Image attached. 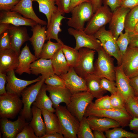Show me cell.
<instances>
[{
    "mask_svg": "<svg viewBox=\"0 0 138 138\" xmlns=\"http://www.w3.org/2000/svg\"><path fill=\"white\" fill-rule=\"evenodd\" d=\"M8 31L10 38L11 48L19 55L21 47L30 38L27 29L25 27L10 25Z\"/></svg>",
    "mask_w": 138,
    "mask_h": 138,
    "instance_id": "cell-16",
    "label": "cell"
},
{
    "mask_svg": "<svg viewBox=\"0 0 138 138\" xmlns=\"http://www.w3.org/2000/svg\"><path fill=\"white\" fill-rule=\"evenodd\" d=\"M117 44L122 58L125 54L129 47V32L125 30V32H122L117 40Z\"/></svg>",
    "mask_w": 138,
    "mask_h": 138,
    "instance_id": "cell-39",
    "label": "cell"
},
{
    "mask_svg": "<svg viewBox=\"0 0 138 138\" xmlns=\"http://www.w3.org/2000/svg\"><path fill=\"white\" fill-rule=\"evenodd\" d=\"M32 117L29 125L32 128L36 135L39 138L46 133V127L42 118L41 110L33 105L31 108Z\"/></svg>",
    "mask_w": 138,
    "mask_h": 138,
    "instance_id": "cell-28",
    "label": "cell"
},
{
    "mask_svg": "<svg viewBox=\"0 0 138 138\" xmlns=\"http://www.w3.org/2000/svg\"><path fill=\"white\" fill-rule=\"evenodd\" d=\"M136 97V98L137 99V100H138V97Z\"/></svg>",
    "mask_w": 138,
    "mask_h": 138,
    "instance_id": "cell-62",
    "label": "cell"
},
{
    "mask_svg": "<svg viewBox=\"0 0 138 138\" xmlns=\"http://www.w3.org/2000/svg\"><path fill=\"white\" fill-rule=\"evenodd\" d=\"M124 0H119L120 1V4H121V3Z\"/></svg>",
    "mask_w": 138,
    "mask_h": 138,
    "instance_id": "cell-61",
    "label": "cell"
},
{
    "mask_svg": "<svg viewBox=\"0 0 138 138\" xmlns=\"http://www.w3.org/2000/svg\"><path fill=\"white\" fill-rule=\"evenodd\" d=\"M0 51L11 48V39L8 31L0 35Z\"/></svg>",
    "mask_w": 138,
    "mask_h": 138,
    "instance_id": "cell-45",
    "label": "cell"
},
{
    "mask_svg": "<svg viewBox=\"0 0 138 138\" xmlns=\"http://www.w3.org/2000/svg\"><path fill=\"white\" fill-rule=\"evenodd\" d=\"M59 76L63 79L66 87L72 94L88 91L85 80L77 74L74 68L70 67L67 73Z\"/></svg>",
    "mask_w": 138,
    "mask_h": 138,
    "instance_id": "cell-14",
    "label": "cell"
},
{
    "mask_svg": "<svg viewBox=\"0 0 138 138\" xmlns=\"http://www.w3.org/2000/svg\"><path fill=\"white\" fill-rule=\"evenodd\" d=\"M90 0V1H91V2L92 0Z\"/></svg>",
    "mask_w": 138,
    "mask_h": 138,
    "instance_id": "cell-63",
    "label": "cell"
},
{
    "mask_svg": "<svg viewBox=\"0 0 138 138\" xmlns=\"http://www.w3.org/2000/svg\"><path fill=\"white\" fill-rule=\"evenodd\" d=\"M40 80L35 84L26 88L22 92L23 108L20 111V115L26 120L31 121L32 117L31 106L35 101L38 94L44 83L47 76L41 75Z\"/></svg>",
    "mask_w": 138,
    "mask_h": 138,
    "instance_id": "cell-6",
    "label": "cell"
},
{
    "mask_svg": "<svg viewBox=\"0 0 138 138\" xmlns=\"http://www.w3.org/2000/svg\"><path fill=\"white\" fill-rule=\"evenodd\" d=\"M88 91L93 97L99 98L103 96L107 91L101 88V78L94 74L90 75L85 79Z\"/></svg>",
    "mask_w": 138,
    "mask_h": 138,
    "instance_id": "cell-32",
    "label": "cell"
},
{
    "mask_svg": "<svg viewBox=\"0 0 138 138\" xmlns=\"http://www.w3.org/2000/svg\"><path fill=\"white\" fill-rule=\"evenodd\" d=\"M61 134L65 138H77L80 122L72 114L66 106L59 105L55 108Z\"/></svg>",
    "mask_w": 138,
    "mask_h": 138,
    "instance_id": "cell-1",
    "label": "cell"
},
{
    "mask_svg": "<svg viewBox=\"0 0 138 138\" xmlns=\"http://www.w3.org/2000/svg\"><path fill=\"white\" fill-rule=\"evenodd\" d=\"M130 9L120 6L113 12L109 28L117 39L124 28L125 17Z\"/></svg>",
    "mask_w": 138,
    "mask_h": 138,
    "instance_id": "cell-17",
    "label": "cell"
},
{
    "mask_svg": "<svg viewBox=\"0 0 138 138\" xmlns=\"http://www.w3.org/2000/svg\"><path fill=\"white\" fill-rule=\"evenodd\" d=\"M125 108L133 118H138V100L135 96L129 98L126 102Z\"/></svg>",
    "mask_w": 138,
    "mask_h": 138,
    "instance_id": "cell-41",
    "label": "cell"
},
{
    "mask_svg": "<svg viewBox=\"0 0 138 138\" xmlns=\"http://www.w3.org/2000/svg\"><path fill=\"white\" fill-rule=\"evenodd\" d=\"M46 91V85L44 84L32 104L41 110L44 109L54 113L55 112V109L53 107L52 101L47 95Z\"/></svg>",
    "mask_w": 138,
    "mask_h": 138,
    "instance_id": "cell-30",
    "label": "cell"
},
{
    "mask_svg": "<svg viewBox=\"0 0 138 138\" xmlns=\"http://www.w3.org/2000/svg\"><path fill=\"white\" fill-rule=\"evenodd\" d=\"M107 138H138V134L128 131L119 127L109 129L105 132Z\"/></svg>",
    "mask_w": 138,
    "mask_h": 138,
    "instance_id": "cell-36",
    "label": "cell"
},
{
    "mask_svg": "<svg viewBox=\"0 0 138 138\" xmlns=\"http://www.w3.org/2000/svg\"><path fill=\"white\" fill-rule=\"evenodd\" d=\"M86 119L92 130H97L105 132L110 128L119 127L120 123L113 119L107 117L89 116Z\"/></svg>",
    "mask_w": 138,
    "mask_h": 138,
    "instance_id": "cell-23",
    "label": "cell"
},
{
    "mask_svg": "<svg viewBox=\"0 0 138 138\" xmlns=\"http://www.w3.org/2000/svg\"><path fill=\"white\" fill-rule=\"evenodd\" d=\"M46 89L49 93V97L55 108L60 103H64L66 106L69 103L72 94L67 88L56 87L46 84Z\"/></svg>",
    "mask_w": 138,
    "mask_h": 138,
    "instance_id": "cell-21",
    "label": "cell"
},
{
    "mask_svg": "<svg viewBox=\"0 0 138 138\" xmlns=\"http://www.w3.org/2000/svg\"><path fill=\"white\" fill-rule=\"evenodd\" d=\"M10 24L6 23H0V35L7 31Z\"/></svg>",
    "mask_w": 138,
    "mask_h": 138,
    "instance_id": "cell-58",
    "label": "cell"
},
{
    "mask_svg": "<svg viewBox=\"0 0 138 138\" xmlns=\"http://www.w3.org/2000/svg\"><path fill=\"white\" fill-rule=\"evenodd\" d=\"M38 4L40 12L45 15L47 20V28L49 26L53 14L57 10L55 6L56 0H33Z\"/></svg>",
    "mask_w": 138,
    "mask_h": 138,
    "instance_id": "cell-33",
    "label": "cell"
},
{
    "mask_svg": "<svg viewBox=\"0 0 138 138\" xmlns=\"http://www.w3.org/2000/svg\"><path fill=\"white\" fill-rule=\"evenodd\" d=\"M16 138H39L29 124L26 125Z\"/></svg>",
    "mask_w": 138,
    "mask_h": 138,
    "instance_id": "cell-46",
    "label": "cell"
},
{
    "mask_svg": "<svg viewBox=\"0 0 138 138\" xmlns=\"http://www.w3.org/2000/svg\"><path fill=\"white\" fill-rule=\"evenodd\" d=\"M102 1L104 5L109 7L112 12L120 6L119 0H102Z\"/></svg>",
    "mask_w": 138,
    "mask_h": 138,
    "instance_id": "cell-49",
    "label": "cell"
},
{
    "mask_svg": "<svg viewBox=\"0 0 138 138\" xmlns=\"http://www.w3.org/2000/svg\"><path fill=\"white\" fill-rule=\"evenodd\" d=\"M129 47L138 48V34L129 32Z\"/></svg>",
    "mask_w": 138,
    "mask_h": 138,
    "instance_id": "cell-52",
    "label": "cell"
},
{
    "mask_svg": "<svg viewBox=\"0 0 138 138\" xmlns=\"http://www.w3.org/2000/svg\"><path fill=\"white\" fill-rule=\"evenodd\" d=\"M61 49L69 66L74 68L79 61L80 54L78 50L64 43Z\"/></svg>",
    "mask_w": 138,
    "mask_h": 138,
    "instance_id": "cell-34",
    "label": "cell"
},
{
    "mask_svg": "<svg viewBox=\"0 0 138 138\" xmlns=\"http://www.w3.org/2000/svg\"><path fill=\"white\" fill-rule=\"evenodd\" d=\"M29 123L20 115L14 121L9 120L6 118H1V129L4 138H16L17 135Z\"/></svg>",
    "mask_w": 138,
    "mask_h": 138,
    "instance_id": "cell-13",
    "label": "cell"
},
{
    "mask_svg": "<svg viewBox=\"0 0 138 138\" xmlns=\"http://www.w3.org/2000/svg\"><path fill=\"white\" fill-rule=\"evenodd\" d=\"M87 121L86 117L84 116L80 122L77 136L78 138H94L93 133Z\"/></svg>",
    "mask_w": 138,
    "mask_h": 138,
    "instance_id": "cell-38",
    "label": "cell"
},
{
    "mask_svg": "<svg viewBox=\"0 0 138 138\" xmlns=\"http://www.w3.org/2000/svg\"><path fill=\"white\" fill-rule=\"evenodd\" d=\"M94 103L97 107L102 109L113 108L111 105L110 96L108 95L103 96L97 99Z\"/></svg>",
    "mask_w": 138,
    "mask_h": 138,
    "instance_id": "cell-44",
    "label": "cell"
},
{
    "mask_svg": "<svg viewBox=\"0 0 138 138\" xmlns=\"http://www.w3.org/2000/svg\"><path fill=\"white\" fill-rule=\"evenodd\" d=\"M130 129L134 133L138 134V118H133L130 121L129 125Z\"/></svg>",
    "mask_w": 138,
    "mask_h": 138,
    "instance_id": "cell-54",
    "label": "cell"
},
{
    "mask_svg": "<svg viewBox=\"0 0 138 138\" xmlns=\"http://www.w3.org/2000/svg\"><path fill=\"white\" fill-rule=\"evenodd\" d=\"M15 70L8 72L6 74L7 92L13 93L20 96L22 91L28 85L40 80L41 78L40 76L37 78L31 80H26L19 79L16 76Z\"/></svg>",
    "mask_w": 138,
    "mask_h": 138,
    "instance_id": "cell-15",
    "label": "cell"
},
{
    "mask_svg": "<svg viewBox=\"0 0 138 138\" xmlns=\"http://www.w3.org/2000/svg\"><path fill=\"white\" fill-rule=\"evenodd\" d=\"M33 0H20L11 11L18 12L24 17L32 19L42 26H47V23L40 19L36 14L33 8Z\"/></svg>",
    "mask_w": 138,
    "mask_h": 138,
    "instance_id": "cell-22",
    "label": "cell"
},
{
    "mask_svg": "<svg viewBox=\"0 0 138 138\" xmlns=\"http://www.w3.org/2000/svg\"><path fill=\"white\" fill-rule=\"evenodd\" d=\"M6 76V74L0 72V95L7 93L5 87L7 82Z\"/></svg>",
    "mask_w": 138,
    "mask_h": 138,
    "instance_id": "cell-51",
    "label": "cell"
},
{
    "mask_svg": "<svg viewBox=\"0 0 138 138\" xmlns=\"http://www.w3.org/2000/svg\"><path fill=\"white\" fill-rule=\"evenodd\" d=\"M64 136L62 134L58 133H55L48 134H45L42 136L41 138H63Z\"/></svg>",
    "mask_w": 138,
    "mask_h": 138,
    "instance_id": "cell-56",
    "label": "cell"
},
{
    "mask_svg": "<svg viewBox=\"0 0 138 138\" xmlns=\"http://www.w3.org/2000/svg\"><path fill=\"white\" fill-rule=\"evenodd\" d=\"M41 110L46 127V134L56 132L61 134L59 120L56 115L47 110Z\"/></svg>",
    "mask_w": 138,
    "mask_h": 138,
    "instance_id": "cell-31",
    "label": "cell"
},
{
    "mask_svg": "<svg viewBox=\"0 0 138 138\" xmlns=\"http://www.w3.org/2000/svg\"><path fill=\"white\" fill-rule=\"evenodd\" d=\"M115 81L118 91L123 96L126 102L130 98L135 96L129 78L124 73L120 65L115 67Z\"/></svg>",
    "mask_w": 138,
    "mask_h": 138,
    "instance_id": "cell-18",
    "label": "cell"
},
{
    "mask_svg": "<svg viewBox=\"0 0 138 138\" xmlns=\"http://www.w3.org/2000/svg\"><path fill=\"white\" fill-rule=\"evenodd\" d=\"M19 56L11 48L0 51V72L6 74L15 70L19 65Z\"/></svg>",
    "mask_w": 138,
    "mask_h": 138,
    "instance_id": "cell-19",
    "label": "cell"
},
{
    "mask_svg": "<svg viewBox=\"0 0 138 138\" xmlns=\"http://www.w3.org/2000/svg\"><path fill=\"white\" fill-rule=\"evenodd\" d=\"M89 116L107 117L113 119L118 122L123 127L128 126L130 121L133 119L125 110L99 108L96 107L92 102L87 107L84 116L87 117Z\"/></svg>",
    "mask_w": 138,
    "mask_h": 138,
    "instance_id": "cell-2",
    "label": "cell"
},
{
    "mask_svg": "<svg viewBox=\"0 0 138 138\" xmlns=\"http://www.w3.org/2000/svg\"><path fill=\"white\" fill-rule=\"evenodd\" d=\"M38 58L30 51L28 46L26 44L23 48L19 56V65L15 70V72L19 75L24 73L30 74L31 64Z\"/></svg>",
    "mask_w": 138,
    "mask_h": 138,
    "instance_id": "cell-25",
    "label": "cell"
},
{
    "mask_svg": "<svg viewBox=\"0 0 138 138\" xmlns=\"http://www.w3.org/2000/svg\"><path fill=\"white\" fill-rule=\"evenodd\" d=\"M23 103L20 96L7 92L0 95V117L13 119L22 109Z\"/></svg>",
    "mask_w": 138,
    "mask_h": 138,
    "instance_id": "cell-5",
    "label": "cell"
},
{
    "mask_svg": "<svg viewBox=\"0 0 138 138\" xmlns=\"http://www.w3.org/2000/svg\"><path fill=\"white\" fill-rule=\"evenodd\" d=\"M97 52L98 57L94 64V74L100 78H105L115 81L116 72L113 59L102 47Z\"/></svg>",
    "mask_w": 138,
    "mask_h": 138,
    "instance_id": "cell-3",
    "label": "cell"
},
{
    "mask_svg": "<svg viewBox=\"0 0 138 138\" xmlns=\"http://www.w3.org/2000/svg\"><path fill=\"white\" fill-rule=\"evenodd\" d=\"M20 0H0L1 11H10Z\"/></svg>",
    "mask_w": 138,
    "mask_h": 138,
    "instance_id": "cell-47",
    "label": "cell"
},
{
    "mask_svg": "<svg viewBox=\"0 0 138 138\" xmlns=\"http://www.w3.org/2000/svg\"><path fill=\"white\" fill-rule=\"evenodd\" d=\"M102 0H92L94 13L102 6Z\"/></svg>",
    "mask_w": 138,
    "mask_h": 138,
    "instance_id": "cell-57",
    "label": "cell"
},
{
    "mask_svg": "<svg viewBox=\"0 0 138 138\" xmlns=\"http://www.w3.org/2000/svg\"><path fill=\"white\" fill-rule=\"evenodd\" d=\"M129 80L135 96L138 97V75L129 78Z\"/></svg>",
    "mask_w": 138,
    "mask_h": 138,
    "instance_id": "cell-53",
    "label": "cell"
},
{
    "mask_svg": "<svg viewBox=\"0 0 138 138\" xmlns=\"http://www.w3.org/2000/svg\"><path fill=\"white\" fill-rule=\"evenodd\" d=\"M138 22V6L130 9L125 18V30L133 32Z\"/></svg>",
    "mask_w": 138,
    "mask_h": 138,
    "instance_id": "cell-37",
    "label": "cell"
},
{
    "mask_svg": "<svg viewBox=\"0 0 138 138\" xmlns=\"http://www.w3.org/2000/svg\"><path fill=\"white\" fill-rule=\"evenodd\" d=\"M71 17L68 18V26L75 29L84 30L85 23L88 22L94 13L91 2L83 3L73 8Z\"/></svg>",
    "mask_w": 138,
    "mask_h": 138,
    "instance_id": "cell-4",
    "label": "cell"
},
{
    "mask_svg": "<svg viewBox=\"0 0 138 138\" xmlns=\"http://www.w3.org/2000/svg\"><path fill=\"white\" fill-rule=\"evenodd\" d=\"M42 26L38 24L32 27V34L29 39L33 47L35 55L38 59L46 40L45 26Z\"/></svg>",
    "mask_w": 138,
    "mask_h": 138,
    "instance_id": "cell-24",
    "label": "cell"
},
{
    "mask_svg": "<svg viewBox=\"0 0 138 138\" xmlns=\"http://www.w3.org/2000/svg\"><path fill=\"white\" fill-rule=\"evenodd\" d=\"M100 85L103 90L108 91L111 94L118 91L116 82L105 78H101Z\"/></svg>",
    "mask_w": 138,
    "mask_h": 138,
    "instance_id": "cell-43",
    "label": "cell"
},
{
    "mask_svg": "<svg viewBox=\"0 0 138 138\" xmlns=\"http://www.w3.org/2000/svg\"><path fill=\"white\" fill-rule=\"evenodd\" d=\"M133 33L135 34H138V22L135 25Z\"/></svg>",
    "mask_w": 138,
    "mask_h": 138,
    "instance_id": "cell-60",
    "label": "cell"
},
{
    "mask_svg": "<svg viewBox=\"0 0 138 138\" xmlns=\"http://www.w3.org/2000/svg\"><path fill=\"white\" fill-rule=\"evenodd\" d=\"M6 23L19 26H30L31 27L38 24L34 20L26 18L19 13L14 11H1L0 23Z\"/></svg>",
    "mask_w": 138,
    "mask_h": 138,
    "instance_id": "cell-20",
    "label": "cell"
},
{
    "mask_svg": "<svg viewBox=\"0 0 138 138\" xmlns=\"http://www.w3.org/2000/svg\"><path fill=\"white\" fill-rule=\"evenodd\" d=\"M94 98L88 91L75 93L72 95L70 102L66 106L71 113L80 122L87 107Z\"/></svg>",
    "mask_w": 138,
    "mask_h": 138,
    "instance_id": "cell-7",
    "label": "cell"
},
{
    "mask_svg": "<svg viewBox=\"0 0 138 138\" xmlns=\"http://www.w3.org/2000/svg\"><path fill=\"white\" fill-rule=\"evenodd\" d=\"M61 48L56 52L51 59L54 73L59 76L67 73L70 68Z\"/></svg>",
    "mask_w": 138,
    "mask_h": 138,
    "instance_id": "cell-29",
    "label": "cell"
},
{
    "mask_svg": "<svg viewBox=\"0 0 138 138\" xmlns=\"http://www.w3.org/2000/svg\"><path fill=\"white\" fill-rule=\"evenodd\" d=\"M78 50L80 54L79 61L74 68L77 74L85 79L88 76L94 74V60L96 51L86 48Z\"/></svg>",
    "mask_w": 138,
    "mask_h": 138,
    "instance_id": "cell-10",
    "label": "cell"
},
{
    "mask_svg": "<svg viewBox=\"0 0 138 138\" xmlns=\"http://www.w3.org/2000/svg\"><path fill=\"white\" fill-rule=\"evenodd\" d=\"M64 14L57 9L52 15L50 24L46 30V40L54 39L57 42L63 43L59 38L58 34L61 32L60 28L62 20L65 17L63 16Z\"/></svg>",
    "mask_w": 138,
    "mask_h": 138,
    "instance_id": "cell-26",
    "label": "cell"
},
{
    "mask_svg": "<svg viewBox=\"0 0 138 138\" xmlns=\"http://www.w3.org/2000/svg\"><path fill=\"white\" fill-rule=\"evenodd\" d=\"M94 35L100 42L102 47L109 54L117 60L118 66L121 63V57L118 47L117 39L109 30L106 29L104 26Z\"/></svg>",
    "mask_w": 138,
    "mask_h": 138,
    "instance_id": "cell-8",
    "label": "cell"
},
{
    "mask_svg": "<svg viewBox=\"0 0 138 138\" xmlns=\"http://www.w3.org/2000/svg\"><path fill=\"white\" fill-rule=\"evenodd\" d=\"M68 31L73 36L76 41L75 48L78 50L82 48H86L97 51L101 47L100 41L93 35L88 34L84 30H78L70 27Z\"/></svg>",
    "mask_w": 138,
    "mask_h": 138,
    "instance_id": "cell-11",
    "label": "cell"
},
{
    "mask_svg": "<svg viewBox=\"0 0 138 138\" xmlns=\"http://www.w3.org/2000/svg\"><path fill=\"white\" fill-rule=\"evenodd\" d=\"M71 0H56L57 9L63 13H69Z\"/></svg>",
    "mask_w": 138,
    "mask_h": 138,
    "instance_id": "cell-48",
    "label": "cell"
},
{
    "mask_svg": "<svg viewBox=\"0 0 138 138\" xmlns=\"http://www.w3.org/2000/svg\"><path fill=\"white\" fill-rule=\"evenodd\" d=\"M104 132L97 130H93V134L94 138H106V137Z\"/></svg>",
    "mask_w": 138,
    "mask_h": 138,
    "instance_id": "cell-59",
    "label": "cell"
},
{
    "mask_svg": "<svg viewBox=\"0 0 138 138\" xmlns=\"http://www.w3.org/2000/svg\"><path fill=\"white\" fill-rule=\"evenodd\" d=\"M91 2L90 0H71L70 7V12L76 6L84 2Z\"/></svg>",
    "mask_w": 138,
    "mask_h": 138,
    "instance_id": "cell-55",
    "label": "cell"
},
{
    "mask_svg": "<svg viewBox=\"0 0 138 138\" xmlns=\"http://www.w3.org/2000/svg\"><path fill=\"white\" fill-rule=\"evenodd\" d=\"M63 44L53 42L51 40H48L42 47L39 58L52 59L56 52L62 48Z\"/></svg>",
    "mask_w": 138,
    "mask_h": 138,
    "instance_id": "cell-35",
    "label": "cell"
},
{
    "mask_svg": "<svg viewBox=\"0 0 138 138\" xmlns=\"http://www.w3.org/2000/svg\"><path fill=\"white\" fill-rule=\"evenodd\" d=\"M110 100L111 106L113 108L126 110L125 108V100L118 91L116 93L111 94L110 96Z\"/></svg>",
    "mask_w": 138,
    "mask_h": 138,
    "instance_id": "cell-40",
    "label": "cell"
},
{
    "mask_svg": "<svg viewBox=\"0 0 138 138\" xmlns=\"http://www.w3.org/2000/svg\"><path fill=\"white\" fill-rule=\"evenodd\" d=\"M112 14L109 7L105 5L101 6L88 22L84 31L88 34L94 35L101 28L109 23Z\"/></svg>",
    "mask_w": 138,
    "mask_h": 138,
    "instance_id": "cell-9",
    "label": "cell"
},
{
    "mask_svg": "<svg viewBox=\"0 0 138 138\" xmlns=\"http://www.w3.org/2000/svg\"><path fill=\"white\" fill-rule=\"evenodd\" d=\"M120 66L129 78L138 75V48L129 46L122 58Z\"/></svg>",
    "mask_w": 138,
    "mask_h": 138,
    "instance_id": "cell-12",
    "label": "cell"
},
{
    "mask_svg": "<svg viewBox=\"0 0 138 138\" xmlns=\"http://www.w3.org/2000/svg\"><path fill=\"white\" fill-rule=\"evenodd\" d=\"M46 85L60 87H66L63 79L59 75L54 74L47 78L44 82Z\"/></svg>",
    "mask_w": 138,
    "mask_h": 138,
    "instance_id": "cell-42",
    "label": "cell"
},
{
    "mask_svg": "<svg viewBox=\"0 0 138 138\" xmlns=\"http://www.w3.org/2000/svg\"><path fill=\"white\" fill-rule=\"evenodd\" d=\"M30 70L33 74H41L48 77L55 74L51 59L40 58L31 64Z\"/></svg>",
    "mask_w": 138,
    "mask_h": 138,
    "instance_id": "cell-27",
    "label": "cell"
},
{
    "mask_svg": "<svg viewBox=\"0 0 138 138\" xmlns=\"http://www.w3.org/2000/svg\"><path fill=\"white\" fill-rule=\"evenodd\" d=\"M138 6V0H124L120 4V6L131 9Z\"/></svg>",
    "mask_w": 138,
    "mask_h": 138,
    "instance_id": "cell-50",
    "label": "cell"
}]
</instances>
